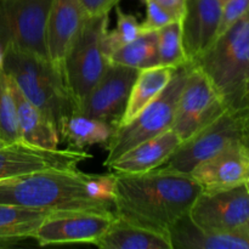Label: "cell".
I'll return each mask as SVG.
<instances>
[{"label": "cell", "mask_w": 249, "mask_h": 249, "mask_svg": "<svg viewBox=\"0 0 249 249\" xmlns=\"http://www.w3.org/2000/svg\"><path fill=\"white\" fill-rule=\"evenodd\" d=\"M114 174V215L133 225L169 236L187 215L202 189L191 174L160 167L146 173Z\"/></svg>", "instance_id": "cell-1"}, {"label": "cell", "mask_w": 249, "mask_h": 249, "mask_svg": "<svg viewBox=\"0 0 249 249\" xmlns=\"http://www.w3.org/2000/svg\"><path fill=\"white\" fill-rule=\"evenodd\" d=\"M114 174H87L78 168L51 169L0 180V203L49 213H113Z\"/></svg>", "instance_id": "cell-2"}, {"label": "cell", "mask_w": 249, "mask_h": 249, "mask_svg": "<svg viewBox=\"0 0 249 249\" xmlns=\"http://www.w3.org/2000/svg\"><path fill=\"white\" fill-rule=\"evenodd\" d=\"M2 68L22 94L53 123L60 134L65 119L77 113L65 72L49 58L5 49Z\"/></svg>", "instance_id": "cell-3"}, {"label": "cell", "mask_w": 249, "mask_h": 249, "mask_svg": "<svg viewBox=\"0 0 249 249\" xmlns=\"http://www.w3.org/2000/svg\"><path fill=\"white\" fill-rule=\"evenodd\" d=\"M229 108L247 105L249 75V11L226 29L195 61Z\"/></svg>", "instance_id": "cell-4"}, {"label": "cell", "mask_w": 249, "mask_h": 249, "mask_svg": "<svg viewBox=\"0 0 249 249\" xmlns=\"http://www.w3.org/2000/svg\"><path fill=\"white\" fill-rule=\"evenodd\" d=\"M190 67L191 63L175 68L169 84L160 96L147 105L129 123L116 128L112 138L106 143L107 157L104 163L105 167H108L134 146L172 129L178 102Z\"/></svg>", "instance_id": "cell-5"}, {"label": "cell", "mask_w": 249, "mask_h": 249, "mask_svg": "<svg viewBox=\"0 0 249 249\" xmlns=\"http://www.w3.org/2000/svg\"><path fill=\"white\" fill-rule=\"evenodd\" d=\"M108 15L87 17L63 62L65 77L77 112L109 65L104 46L108 31Z\"/></svg>", "instance_id": "cell-6"}, {"label": "cell", "mask_w": 249, "mask_h": 249, "mask_svg": "<svg viewBox=\"0 0 249 249\" xmlns=\"http://www.w3.org/2000/svg\"><path fill=\"white\" fill-rule=\"evenodd\" d=\"M248 128L249 102L237 108H228L209 125L182 141L160 167L190 174L199 163L216 153L236 143H247Z\"/></svg>", "instance_id": "cell-7"}, {"label": "cell", "mask_w": 249, "mask_h": 249, "mask_svg": "<svg viewBox=\"0 0 249 249\" xmlns=\"http://www.w3.org/2000/svg\"><path fill=\"white\" fill-rule=\"evenodd\" d=\"M53 0H0V44L49 58L46 26Z\"/></svg>", "instance_id": "cell-8"}, {"label": "cell", "mask_w": 249, "mask_h": 249, "mask_svg": "<svg viewBox=\"0 0 249 249\" xmlns=\"http://www.w3.org/2000/svg\"><path fill=\"white\" fill-rule=\"evenodd\" d=\"M228 108L208 77L191 63L172 129L181 141H185L209 125Z\"/></svg>", "instance_id": "cell-9"}, {"label": "cell", "mask_w": 249, "mask_h": 249, "mask_svg": "<svg viewBox=\"0 0 249 249\" xmlns=\"http://www.w3.org/2000/svg\"><path fill=\"white\" fill-rule=\"evenodd\" d=\"M196 225L208 231H235L249 220V192L246 184L218 191H201L189 212Z\"/></svg>", "instance_id": "cell-10"}, {"label": "cell", "mask_w": 249, "mask_h": 249, "mask_svg": "<svg viewBox=\"0 0 249 249\" xmlns=\"http://www.w3.org/2000/svg\"><path fill=\"white\" fill-rule=\"evenodd\" d=\"M139 70L109 62L106 72L88 94L77 113L119 126Z\"/></svg>", "instance_id": "cell-11"}, {"label": "cell", "mask_w": 249, "mask_h": 249, "mask_svg": "<svg viewBox=\"0 0 249 249\" xmlns=\"http://www.w3.org/2000/svg\"><path fill=\"white\" fill-rule=\"evenodd\" d=\"M92 156L87 151L44 150L21 142L0 146V180L51 169H73Z\"/></svg>", "instance_id": "cell-12"}, {"label": "cell", "mask_w": 249, "mask_h": 249, "mask_svg": "<svg viewBox=\"0 0 249 249\" xmlns=\"http://www.w3.org/2000/svg\"><path fill=\"white\" fill-rule=\"evenodd\" d=\"M116 215L99 212L50 213L41 223L34 240L38 246L91 243L94 245L111 226Z\"/></svg>", "instance_id": "cell-13"}, {"label": "cell", "mask_w": 249, "mask_h": 249, "mask_svg": "<svg viewBox=\"0 0 249 249\" xmlns=\"http://www.w3.org/2000/svg\"><path fill=\"white\" fill-rule=\"evenodd\" d=\"M202 191L232 189L249 181V146L236 143L199 163L190 173Z\"/></svg>", "instance_id": "cell-14"}, {"label": "cell", "mask_w": 249, "mask_h": 249, "mask_svg": "<svg viewBox=\"0 0 249 249\" xmlns=\"http://www.w3.org/2000/svg\"><path fill=\"white\" fill-rule=\"evenodd\" d=\"M221 0H186L181 19L184 50L194 63L215 40L223 14Z\"/></svg>", "instance_id": "cell-15"}, {"label": "cell", "mask_w": 249, "mask_h": 249, "mask_svg": "<svg viewBox=\"0 0 249 249\" xmlns=\"http://www.w3.org/2000/svg\"><path fill=\"white\" fill-rule=\"evenodd\" d=\"M87 17L79 0H53L51 2L46 26V48L49 60L62 70L68 50Z\"/></svg>", "instance_id": "cell-16"}, {"label": "cell", "mask_w": 249, "mask_h": 249, "mask_svg": "<svg viewBox=\"0 0 249 249\" xmlns=\"http://www.w3.org/2000/svg\"><path fill=\"white\" fill-rule=\"evenodd\" d=\"M181 139L173 129L134 146L108 165L111 173H146L164 164L181 145Z\"/></svg>", "instance_id": "cell-17"}, {"label": "cell", "mask_w": 249, "mask_h": 249, "mask_svg": "<svg viewBox=\"0 0 249 249\" xmlns=\"http://www.w3.org/2000/svg\"><path fill=\"white\" fill-rule=\"evenodd\" d=\"M168 235L173 249H249L246 228L235 231L203 230L189 214L179 219Z\"/></svg>", "instance_id": "cell-18"}, {"label": "cell", "mask_w": 249, "mask_h": 249, "mask_svg": "<svg viewBox=\"0 0 249 249\" xmlns=\"http://www.w3.org/2000/svg\"><path fill=\"white\" fill-rule=\"evenodd\" d=\"M10 85L21 142L44 150H57L61 138L53 122L22 94L11 78Z\"/></svg>", "instance_id": "cell-19"}, {"label": "cell", "mask_w": 249, "mask_h": 249, "mask_svg": "<svg viewBox=\"0 0 249 249\" xmlns=\"http://www.w3.org/2000/svg\"><path fill=\"white\" fill-rule=\"evenodd\" d=\"M94 246L102 249H173L169 236L133 225L117 216Z\"/></svg>", "instance_id": "cell-20"}, {"label": "cell", "mask_w": 249, "mask_h": 249, "mask_svg": "<svg viewBox=\"0 0 249 249\" xmlns=\"http://www.w3.org/2000/svg\"><path fill=\"white\" fill-rule=\"evenodd\" d=\"M114 130L116 126L106 122L73 113L61 125L60 138L67 143V148L85 151L95 145H106Z\"/></svg>", "instance_id": "cell-21"}, {"label": "cell", "mask_w": 249, "mask_h": 249, "mask_svg": "<svg viewBox=\"0 0 249 249\" xmlns=\"http://www.w3.org/2000/svg\"><path fill=\"white\" fill-rule=\"evenodd\" d=\"M174 70L175 68L157 66V67L139 71L138 77L131 87L128 105L119 125L129 123L147 105L160 96V92L169 84Z\"/></svg>", "instance_id": "cell-22"}, {"label": "cell", "mask_w": 249, "mask_h": 249, "mask_svg": "<svg viewBox=\"0 0 249 249\" xmlns=\"http://www.w3.org/2000/svg\"><path fill=\"white\" fill-rule=\"evenodd\" d=\"M49 214L28 207L0 203V238L24 245L28 241H36L34 233Z\"/></svg>", "instance_id": "cell-23"}, {"label": "cell", "mask_w": 249, "mask_h": 249, "mask_svg": "<svg viewBox=\"0 0 249 249\" xmlns=\"http://www.w3.org/2000/svg\"><path fill=\"white\" fill-rule=\"evenodd\" d=\"M108 61L111 63L126 66L139 71L160 66L157 31L141 33L135 40L111 53Z\"/></svg>", "instance_id": "cell-24"}, {"label": "cell", "mask_w": 249, "mask_h": 249, "mask_svg": "<svg viewBox=\"0 0 249 249\" xmlns=\"http://www.w3.org/2000/svg\"><path fill=\"white\" fill-rule=\"evenodd\" d=\"M157 34L160 66L178 68L190 63L184 50L181 21H174L162 27Z\"/></svg>", "instance_id": "cell-25"}, {"label": "cell", "mask_w": 249, "mask_h": 249, "mask_svg": "<svg viewBox=\"0 0 249 249\" xmlns=\"http://www.w3.org/2000/svg\"><path fill=\"white\" fill-rule=\"evenodd\" d=\"M0 141L4 143L21 141L10 78L4 68H0Z\"/></svg>", "instance_id": "cell-26"}, {"label": "cell", "mask_w": 249, "mask_h": 249, "mask_svg": "<svg viewBox=\"0 0 249 249\" xmlns=\"http://www.w3.org/2000/svg\"><path fill=\"white\" fill-rule=\"evenodd\" d=\"M114 7H116L117 15L116 28L112 31H107L104 40L105 53H106L107 57H109L111 53H113L123 45L135 40L141 33H143L141 29V24L139 23L138 18L134 15L124 12L118 5H116Z\"/></svg>", "instance_id": "cell-27"}, {"label": "cell", "mask_w": 249, "mask_h": 249, "mask_svg": "<svg viewBox=\"0 0 249 249\" xmlns=\"http://www.w3.org/2000/svg\"><path fill=\"white\" fill-rule=\"evenodd\" d=\"M146 2V19L141 24L142 32L158 31L162 27L174 22V17L163 9L155 0H145Z\"/></svg>", "instance_id": "cell-28"}, {"label": "cell", "mask_w": 249, "mask_h": 249, "mask_svg": "<svg viewBox=\"0 0 249 249\" xmlns=\"http://www.w3.org/2000/svg\"><path fill=\"white\" fill-rule=\"evenodd\" d=\"M248 11L249 0H226L223 5V14H221V21L219 24L216 38L221 36L226 29L230 28L241 17L245 16Z\"/></svg>", "instance_id": "cell-29"}, {"label": "cell", "mask_w": 249, "mask_h": 249, "mask_svg": "<svg viewBox=\"0 0 249 249\" xmlns=\"http://www.w3.org/2000/svg\"><path fill=\"white\" fill-rule=\"evenodd\" d=\"M119 1L121 0H79L88 17L109 14V11L118 5Z\"/></svg>", "instance_id": "cell-30"}, {"label": "cell", "mask_w": 249, "mask_h": 249, "mask_svg": "<svg viewBox=\"0 0 249 249\" xmlns=\"http://www.w3.org/2000/svg\"><path fill=\"white\" fill-rule=\"evenodd\" d=\"M164 10H167L175 21H181L186 10V0H155Z\"/></svg>", "instance_id": "cell-31"}, {"label": "cell", "mask_w": 249, "mask_h": 249, "mask_svg": "<svg viewBox=\"0 0 249 249\" xmlns=\"http://www.w3.org/2000/svg\"><path fill=\"white\" fill-rule=\"evenodd\" d=\"M4 56H5V48L0 44V68H2V65H4Z\"/></svg>", "instance_id": "cell-32"}, {"label": "cell", "mask_w": 249, "mask_h": 249, "mask_svg": "<svg viewBox=\"0 0 249 249\" xmlns=\"http://www.w3.org/2000/svg\"><path fill=\"white\" fill-rule=\"evenodd\" d=\"M246 102H249V75H248V80H247V85H246Z\"/></svg>", "instance_id": "cell-33"}, {"label": "cell", "mask_w": 249, "mask_h": 249, "mask_svg": "<svg viewBox=\"0 0 249 249\" xmlns=\"http://www.w3.org/2000/svg\"><path fill=\"white\" fill-rule=\"evenodd\" d=\"M245 228H246V230H247L248 232H249V220H248V223L246 224V226H245Z\"/></svg>", "instance_id": "cell-34"}, {"label": "cell", "mask_w": 249, "mask_h": 249, "mask_svg": "<svg viewBox=\"0 0 249 249\" xmlns=\"http://www.w3.org/2000/svg\"><path fill=\"white\" fill-rule=\"evenodd\" d=\"M247 145L249 146V128H248V139H247Z\"/></svg>", "instance_id": "cell-35"}, {"label": "cell", "mask_w": 249, "mask_h": 249, "mask_svg": "<svg viewBox=\"0 0 249 249\" xmlns=\"http://www.w3.org/2000/svg\"><path fill=\"white\" fill-rule=\"evenodd\" d=\"M246 186H247V189H248V192H249V181L246 182Z\"/></svg>", "instance_id": "cell-36"}, {"label": "cell", "mask_w": 249, "mask_h": 249, "mask_svg": "<svg viewBox=\"0 0 249 249\" xmlns=\"http://www.w3.org/2000/svg\"><path fill=\"white\" fill-rule=\"evenodd\" d=\"M2 145H6V143H4L2 141H0V146H2Z\"/></svg>", "instance_id": "cell-37"}, {"label": "cell", "mask_w": 249, "mask_h": 249, "mask_svg": "<svg viewBox=\"0 0 249 249\" xmlns=\"http://www.w3.org/2000/svg\"><path fill=\"white\" fill-rule=\"evenodd\" d=\"M221 1H223V2H225V1H226V0H221Z\"/></svg>", "instance_id": "cell-38"}]
</instances>
